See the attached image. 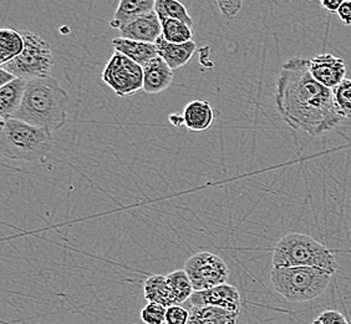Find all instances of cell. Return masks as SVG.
Returning <instances> with one entry per match:
<instances>
[{"label":"cell","mask_w":351,"mask_h":324,"mask_svg":"<svg viewBox=\"0 0 351 324\" xmlns=\"http://www.w3.org/2000/svg\"><path fill=\"white\" fill-rule=\"evenodd\" d=\"M24 50V36L19 32L3 27L0 30V64L1 67L16 59Z\"/></svg>","instance_id":"d6986e66"},{"label":"cell","mask_w":351,"mask_h":324,"mask_svg":"<svg viewBox=\"0 0 351 324\" xmlns=\"http://www.w3.org/2000/svg\"><path fill=\"white\" fill-rule=\"evenodd\" d=\"M189 307H218L241 314V294L234 286L221 284L210 290L195 292L189 298Z\"/></svg>","instance_id":"9c48e42d"},{"label":"cell","mask_w":351,"mask_h":324,"mask_svg":"<svg viewBox=\"0 0 351 324\" xmlns=\"http://www.w3.org/2000/svg\"><path fill=\"white\" fill-rule=\"evenodd\" d=\"M169 120L173 126H182L184 125V117L181 114H171L169 116Z\"/></svg>","instance_id":"1f68e13d"},{"label":"cell","mask_w":351,"mask_h":324,"mask_svg":"<svg viewBox=\"0 0 351 324\" xmlns=\"http://www.w3.org/2000/svg\"><path fill=\"white\" fill-rule=\"evenodd\" d=\"M53 145V134L14 117L1 119L0 152L14 161L44 160Z\"/></svg>","instance_id":"3957f363"},{"label":"cell","mask_w":351,"mask_h":324,"mask_svg":"<svg viewBox=\"0 0 351 324\" xmlns=\"http://www.w3.org/2000/svg\"><path fill=\"white\" fill-rule=\"evenodd\" d=\"M317 319L322 322V324H349L346 318L340 312L334 311V310L323 312Z\"/></svg>","instance_id":"83f0119b"},{"label":"cell","mask_w":351,"mask_h":324,"mask_svg":"<svg viewBox=\"0 0 351 324\" xmlns=\"http://www.w3.org/2000/svg\"><path fill=\"white\" fill-rule=\"evenodd\" d=\"M184 126L193 132H203L213 125L215 110L208 100H193L183 111Z\"/></svg>","instance_id":"9a60e30c"},{"label":"cell","mask_w":351,"mask_h":324,"mask_svg":"<svg viewBox=\"0 0 351 324\" xmlns=\"http://www.w3.org/2000/svg\"><path fill=\"white\" fill-rule=\"evenodd\" d=\"M331 275L314 267L271 268L270 282L274 290L294 303L311 302L320 297L329 287Z\"/></svg>","instance_id":"5b68a950"},{"label":"cell","mask_w":351,"mask_h":324,"mask_svg":"<svg viewBox=\"0 0 351 324\" xmlns=\"http://www.w3.org/2000/svg\"><path fill=\"white\" fill-rule=\"evenodd\" d=\"M143 69V90L147 94H160L169 88L173 81V70L162 58L157 56L149 60Z\"/></svg>","instance_id":"7c38bea8"},{"label":"cell","mask_w":351,"mask_h":324,"mask_svg":"<svg viewBox=\"0 0 351 324\" xmlns=\"http://www.w3.org/2000/svg\"><path fill=\"white\" fill-rule=\"evenodd\" d=\"M276 105L284 122L311 136L331 131L343 120L332 90L313 78L309 60L303 58H291L282 65Z\"/></svg>","instance_id":"6da1fadb"},{"label":"cell","mask_w":351,"mask_h":324,"mask_svg":"<svg viewBox=\"0 0 351 324\" xmlns=\"http://www.w3.org/2000/svg\"><path fill=\"white\" fill-rule=\"evenodd\" d=\"M166 312L167 308L161 304L149 302L141 311V319L146 324L166 323Z\"/></svg>","instance_id":"d4e9b609"},{"label":"cell","mask_w":351,"mask_h":324,"mask_svg":"<svg viewBox=\"0 0 351 324\" xmlns=\"http://www.w3.org/2000/svg\"><path fill=\"white\" fill-rule=\"evenodd\" d=\"M337 14L344 24L351 25V0H343Z\"/></svg>","instance_id":"f1b7e54d"},{"label":"cell","mask_w":351,"mask_h":324,"mask_svg":"<svg viewBox=\"0 0 351 324\" xmlns=\"http://www.w3.org/2000/svg\"><path fill=\"white\" fill-rule=\"evenodd\" d=\"M162 24V36L171 44H186L192 41L193 32L189 24L180 21H165Z\"/></svg>","instance_id":"603a6c76"},{"label":"cell","mask_w":351,"mask_h":324,"mask_svg":"<svg viewBox=\"0 0 351 324\" xmlns=\"http://www.w3.org/2000/svg\"><path fill=\"white\" fill-rule=\"evenodd\" d=\"M115 51L128 56L131 60L135 61L138 65H146L149 60L158 56L155 44L142 43V41L130 40L123 38H115L111 41Z\"/></svg>","instance_id":"2e32d148"},{"label":"cell","mask_w":351,"mask_h":324,"mask_svg":"<svg viewBox=\"0 0 351 324\" xmlns=\"http://www.w3.org/2000/svg\"><path fill=\"white\" fill-rule=\"evenodd\" d=\"M271 264L273 268L314 267L328 270L331 275L338 270L335 256L329 248L315 238L300 232H291L278 241L273 251Z\"/></svg>","instance_id":"277c9868"},{"label":"cell","mask_w":351,"mask_h":324,"mask_svg":"<svg viewBox=\"0 0 351 324\" xmlns=\"http://www.w3.org/2000/svg\"><path fill=\"white\" fill-rule=\"evenodd\" d=\"M27 80L15 79L0 88V116L1 119L13 117L21 108L24 99Z\"/></svg>","instance_id":"e0dca14e"},{"label":"cell","mask_w":351,"mask_h":324,"mask_svg":"<svg viewBox=\"0 0 351 324\" xmlns=\"http://www.w3.org/2000/svg\"><path fill=\"white\" fill-rule=\"evenodd\" d=\"M16 78L13 74H10L5 69L0 68V88L5 86L9 82L15 80Z\"/></svg>","instance_id":"4dcf8cb0"},{"label":"cell","mask_w":351,"mask_h":324,"mask_svg":"<svg viewBox=\"0 0 351 324\" xmlns=\"http://www.w3.org/2000/svg\"><path fill=\"white\" fill-rule=\"evenodd\" d=\"M311 324H322V322H320L319 319H315V321H314V322H313Z\"/></svg>","instance_id":"836d02e7"},{"label":"cell","mask_w":351,"mask_h":324,"mask_svg":"<svg viewBox=\"0 0 351 324\" xmlns=\"http://www.w3.org/2000/svg\"><path fill=\"white\" fill-rule=\"evenodd\" d=\"M143 294L147 302L161 304L166 308L176 304L175 296L171 290L167 276H149L143 284Z\"/></svg>","instance_id":"ac0fdd59"},{"label":"cell","mask_w":351,"mask_h":324,"mask_svg":"<svg viewBox=\"0 0 351 324\" xmlns=\"http://www.w3.org/2000/svg\"><path fill=\"white\" fill-rule=\"evenodd\" d=\"M187 324H202V323H201V322H199V321H198V319H196V318L192 317V316H191V319H189V322Z\"/></svg>","instance_id":"d6a6232c"},{"label":"cell","mask_w":351,"mask_h":324,"mask_svg":"<svg viewBox=\"0 0 351 324\" xmlns=\"http://www.w3.org/2000/svg\"><path fill=\"white\" fill-rule=\"evenodd\" d=\"M155 12L161 23L165 21H180L193 27V19L189 15L187 8L181 1L176 0H156Z\"/></svg>","instance_id":"44dd1931"},{"label":"cell","mask_w":351,"mask_h":324,"mask_svg":"<svg viewBox=\"0 0 351 324\" xmlns=\"http://www.w3.org/2000/svg\"><path fill=\"white\" fill-rule=\"evenodd\" d=\"M332 94L340 116L351 120V79H345L337 88L332 89Z\"/></svg>","instance_id":"cb8c5ba5"},{"label":"cell","mask_w":351,"mask_h":324,"mask_svg":"<svg viewBox=\"0 0 351 324\" xmlns=\"http://www.w3.org/2000/svg\"><path fill=\"white\" fill-rule=\"evenodd\" d=\"M183 270L189 275L195 292L210 290L227 282L230 267L222 258L212 252H198L189 257Z\"/></svg>","instance_id":"ba28073f"},{"label":"cell","mask_w":351,"mask_h":324,"mask_svg":"<svg viewBox=\"0 0 351 324\" xmlns=\"http://www.w3.org/2000/svg\"><path fill=\"white\" fill-rule=\"evenodd\" d=\"M320 5L329 13H338L339 8L341 5L340 0H322Z\"/></svg>","instance_id":"f546056e"},{"label":"cell","mask_w":351,"mask_h":324,"mask_svg":"<svg viewBox=\"0 0 351 324\" xmlns=\"http://www.w3.org/2000/svg\"><path fill=\"white\" fill-rule=\"evenodd\" d=\"M102 80L117 96L126 97L143 90V69L115 51L102 71Z\"/></svg>","instance_id":"52a82bcc"},{"label":"cell","mask_w":351,"mask_h":324,"mask_svg":"<svg viewBox=\"0 0 351 324\" xmlns=\"http://www.w3.org/2000/svg\"><path fill=\"white\" fill-rule=\"evenodd\" d=\"M191 319L189 308L181 304H175L167 308L166 312V323L165 324H187Z\"/></svg>","instance_id":"484cf974"},{"label":"cell","mask_w":351,"mask_h":324,"mask_svg":"<svg viewBox=\"0 0 351 324\" xmlns=\"http://www.w3.org/2000/svg\"><path fill=\"white\" fill-rule=\"evenodd\" d=\"M155 45L158 56L162 58L172 70H177L189 64L197 51V44L193 40L186 44H171L162 35L157 39Z\"/></svg>","instance_id":"4fadbf2b"},{"label":"cell","mask_w":351,"mask_h":324,"mask_svg":"<svg viewBox=\"0 0 351 324\" xmlns=\"http://www.w3.org/2000/svg\"><path fill=\"white\" fill-rule=\"evenodd\" d=\"M155 4V0H120L110 25L120 32L122 27H128L142 15L154 12Z\"/></svg>","instance_id":"5bb4252c"},{"label":"cell","mask_w":351,"mask_h":324,"mask_svg":"<svg viewBox=\"0 0 351 324\" xmlns=\"http://www.w3.org/2000/svg\"><path fill=\"white\" fill-rule=\"evenodd\" d=\"M192 317L196 318L202 324H237L238 313L218 308V307H189Z\"/></svg>","instance_id":"ffe728a7"},{"label":"cell","mask_w":351,"mask_h":324,"mask_svg":"<svg viewBox=\"0 0 351 324\" xmlns=\"http://www.w3.org/2000/svg\"><path fill=\"white\" fill-rule=\"evenodd\" d=\"M70 96L53 76L27 80L21 108L13 116L49 132L66 125Z\"/></svg>","instance_id":"7a4b0ae2"},{"label":"cell","mask_w":351,"mask_h":324,"mask_svg":"<svg viewBox=\"0 0 351 324\" xmlns=\"http://www.w3.org/2000/svg\"><path fill=\"white\" fill-rule=\"evenodd\" d=\"M24 50L16 59L3 65L10 74L18 79L33 80L51 76L54 56L51 45L39 35L24 33Z\"/></svg>","instance_id":"8992f818"},{"label":"cell","mask_w":351,"mask_h":324,"mask_svg":"<svg viewBox=\"0 0 351 324\" xmlns=\"http://www.w3.org/2000/svg\"><path fill=\"white\" fill-rule=\"evenodd\" d=\"M119 33L123 39L155 44L162 35V24L154 10L146 15H142L141 18L132 21L128 27H122Z\"/></svg>","instance_id":"8fae6325"},{"label":"cell","mask_w":351,"mask_h":324,"mask_svg":"<svg viewBox=\"0 0 351 324\" xmlns=\"http://www.w3.org/2000/svg\"><path fill=\"white\" fill-rule=\"evenodd\" d=\"M167 279H169L172 293L175 296L176 304H182L187 302V301H189V298L192 297V294L195 293L193 284L191 282L186 270H173L167 276Z\"/></svg>","instance_id":"7402d4cb"},{"label":"cell","mask_w":351,"mask_h":324,"mask_svg":"<svg viewBox=\"0 0 351 324\" xmlns=\"http://www.w3.org/2000/svg\"><path fill=\"white\" fill-rule=\"evenodd\" d=\"M313 78L325 88H337L346 79V65L341 58L332 54H319L309 60Z\"/></svg>","instance_id":"30bf717a"},{"label":"cell","mask_w":351,"mask_h":324,"mask_svg":"<svg viewBox=\"0 0 351 324\" xmlns=\"http://www.w3.org/2000/svg\"><path fill=\"white\" fill-rule=\"evenodd\" d=\"M217 4L221 10V14L226 19H234L237 15L241 13L242 7H243V3L238 1V0H230V1L219 0Z\"/></svg>","instance_id":"4316f807"}]
</instances>
